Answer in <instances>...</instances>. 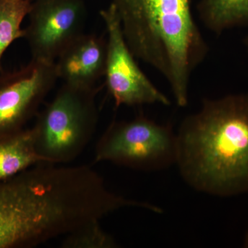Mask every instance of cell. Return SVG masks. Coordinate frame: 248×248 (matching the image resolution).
<instances>
[{
    "label": "cell",
    "instance_id": "1",
    "mask_svg": "<svg viewBox=\"0 0 248 248\" xmlns=\"http://www.w3.org/2000/svg\"><path fill=\"white\" fill-rule=\"evenodd\" d=\"M176 164L195 190L218 197L248 192V93L205 99L183 121Z\"/></svg>",
    "mask_w": 248,
    "mask_h": 248
},
{
    "label": "cell",
    "instance_id": "2",
    "mask_svg": "<svg viewBox=\"0 0 248 248\" xmlns=\"http://www.w3.org/2000/svg\"><path fill=\"white\" fill-rule=\"evenodd\" d=\"M111 4L135 58L159 72L177 105L186 107L191 77L208 52L190 0H112Z\"/></svg>",
    "mask_w": 248,
    "mask_h": 248
},
{
    "label": "cell",
    "instance_id": "3",
    "mask_svg": "<svg viewBox=\"0 0 248 248\" xmlns=\"http://www.w3.org/2000/svg\"><path fill=\"white\" fill-rule=\"evenodd\" d=\"M99 87L79 89L63 84L37 114L32 130L38 154L48 164L73 161L91 141L98 120Z\"/></svg>",
    "mask_w": 248,
    "mask_h": 248
},
{
    "label": "cell",
    "instance_id": "4",
    "mask_svg": "<svg viewBox=\"0 0 248 248\" xmlns=\"http://www.w3.org/2000/svg\"><path fill=\"white\" fill-rule=\"evenodd\" d=\"M177 155V134L172 129L141 116L112 122L98 140L94 162L156 170L176 164Z\"/></svg>",
    "mask_w": 248,
    "mask_h": 248
},
{
    "label": "cell",
    "instance_id": "5",
    "mask_svg": "<svg viewBox=\"0 0 248 248\" xmlns=\"http://www.w3.org/2000/svg\"><path fill=\"white\" fill-rule=\"evenodd\" d=\"M107 31L106 85L116 105L145 104L170 105L169 98L161 92L142 71L124 37L115 8L112 4L100 11Z\"/></svg>",
    "mask_w": 248,
    "mask_h": 248
},
{
    "label": "cell",
    "instance_id": "6",
    "mask_svg": "<svg viewBox=\"0 0 248 248\" xmlns=\"http://www.w3.org/2000/svg\"><path fill=\"white\" fill-rule=\"evenodd\" d=\"M58 79L55 62L32 59L0 75V139L24 128Z\"/></svg>",
    "mask_w": 248,
    "mask_h": 248
},
{
    "label": "cell",
    "instance_id": "7",
    "mask_svg": "<svg viewBox=\"0 0 248 248\" xmlns=\"http://www.w3.org/2000/svg\"><path fill=\"white\" fill-rule=\"evenodd\" d=\"M86 6L82 0H34L23 38L32 60L55 62L59 55L83 33Z\"/></svg>",
    "mask_w": 248,
    "mask_h": 248
},
{
    "label": "cell",
    "instance_id": "8",
    "mask_svg": "<svg viewBox=\"0 0 248 248\" xmlns=\"http://www.w3.org/2000/svg\"><path fill=\"white\" fill-rule=\"evenodd\" d=\"M107 52V40L97 35L81 34L55 61L59 79L79 89L97 87L96 83L105 73Z\"/></svg>",
    "mask_w": 248,
    "mask_h": 248
},
{
    "label": "cell",
    "instance_id": "9",
    "mask_svg": "<svg viewBox=\"0 0 248 248\" xmlns=\"http://www.w3.org/2000/svg\"><path fill=\"white\" fill-rule=\"evenodd\" d=\"M45 163L37 153L32 128L0 139V182Z\"/></svg>",
    "mask_w": 248,
    "mask_h": 248
},
{
    "label": "cell",
    "instance_id": "10",
    "mask_svg": "<svg viewBox=\"0 0 248 248\" xmlns=\"http://www.w3.org/2000/svg\"><path fill=\"white\" fill-rule=\"evenodd\" d=\"M197 9L205 27L215 33L248 26V0H199Z\"/></svg>",
    "mask_w": 248,
    "mask_h": 248
},
{
    "label": "cell",
    "instance_id": "11",
    "mask_svg": "<svg viewBox=\"0 0 248 248\" xmlns=\"http://www.w3.org/2000/svg\"><path fill=\"white\" fill-rule=\"evenodd\" d=\"M31 3V0H0V61L10 46L24 37L22 24Z\"/></svg>",
    "mask_w": 248,
    "mask_h": 248
},
{
    "label": "cell",
    "instance_id": "12",
    "mask_svg": "<svg viewBox=\"0 0 248 248\" xmlns=\"http://www.w3.org/2000/svg\"><path fill=\"white\" fill-rule=\"evenodd\" d=\"M63 248H115V240L100 226L99 220L90 221L63 236Z\"/></svg>",
    "mask_w": 248,
    "mask_h": 248
},
{
    "label": "cell",
    "instance_id": "13",
    "mask_svg": "<svg viewBox=\"0 0 248 248\" xmlns=\"http://www.w3.org/2000/svg\"><path fill=\"white\" fill-rule=\"evenodd\" d=\"M244 248H248V229L246 232V235H245L244 244H243Z\"/></svg>",
    "mask_w": 248,
    "mask_h": 248
},
{
    "label": "cell",
    "instance_id": "14",
    "mask_svg": "<svg viewBox=\"0 0 248 248\" xmlns=\"http://www.w3.org/2000/svg\"><path fill=\"white\" fill-rule=\"evenodd\" d=\"M244 44L245 46V48H246V50H247V52L248 53V35L247 36V37H246V38L244 39Z\"/></svg>",
    "mask_w": 248,
    "mask_h": 248
}]
</instances>
